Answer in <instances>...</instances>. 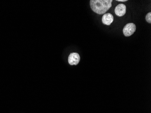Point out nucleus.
<instances>
[{"mask_svg":"<svg viewBox=\"0 0 151 113\" xmlns=\"http://www.w3.org/2000/svg\"><path fill=\"white\" fill-rule=\"evenodd\" d=\"M112 0H91L90 1L91 10L99 15L107 12L112 6Z\"/></svg>","mask_w":151,"mask_h":113,"instance_id":"nucleus-1","label":"nucleus"},{"mask_svg":"<svg viewBox=\"0 0 151 113\" xmlns=\"http://www.w3.org/2000/svg\"><path fill=\"white\" fill-rule=\"evenodd\" d=\"M136 30L135 24L133 23L127 24L123 29V34L126 37H129L132 35Z\"/></svg>","mask_w":151,"mask_h":113,"instance_id":"nucleus-2","label":"nucleus"},{"mask_svg":"<svg viewBox=\"0 0 151 113\" xmlns=\"http://www.w3.org/2000/svg\"><path fill=\"white\" fill-rule=\"evenodd\" d=\"M80 61L79 54L77 53H73L69 55L68 58V62L71 65H77Z\"/></svg>","mask_w":151,"mask_h":113,"instance_id":"nucleus-3","label":"nucleus"},{"mask_svg":"<svg viewBox=\"0 0 151 113\" xmlns=\"http://www.w3.org/2000/svg\"><path fill=\"white\" fill-rule=\"evenodd\" d=\"M114 12H115L116 15L118 17H123L126 14V6L124 4H119L115 7V9H114Z\"/></svg>","mask_w":151,"mask_h":113,"instance_id":"nucleus-4","label":"nucleus"},{"mask_svg":"<svg viewBox=\"0 0 151 113\" xmlns=\"http://www.w3.org/2000/svg\"><path fill=\"white\" fill-rule=\"evenodd\" d=\"M113 16L111 13L105 14L102 18V22L103 23L106 25H111V24L113 22Z\"/></svg>","mask_w":151,"mask_h":113,"instance_id":"nucleus-5","label":"nucleus"},{"mask_svg":"<svg viewBox=\"0 0 151 113\" xmlns=\"http://www.w3.org/2000/svg\"><path fill=\"white\" fill-rule=\"evenodd\" d=\"M146 20L148 23H151V12H149L146 16Z\"/></svg>","mask_w":151,"mask_h":113,"instance_id":"nucleus-6","label":"nucleus"},{"mask_svg":"<svg viewBox=\"0 0 151 113\" xmlns=\"http://www.w3.org/2000/svg\"><path fill=\"white\" fill-rule=\"evenodd\" d=\"M116 1H119V2H125L127 1V0H116Z\"/></svg>","mask_w":151,"mask_h":113,"instance_id":"nucleus-7","label":"nucleus"}]
</instances>
